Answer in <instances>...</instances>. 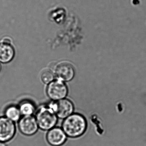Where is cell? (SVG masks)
<instances>
[{"label": "cell", "mask_w": 146, "mask_h": 146, "mask_svg": "<svg viewBox=\"0 0 146 146\" xmlns=\"http://www.w3.org/2000/svg\"><path fill=\"white\" fill-rule=\"evenodd\" d=\"M62 129L68 138L75 139L83 135L87 128L86 118L79 113H73L63 120Z\"/></svg>", "instance_id": "6da1fadb"}, {"label": "cell", "mask_w": 146, "mask_h": 146, "mask_svg": "<svg viewBox=\"0 0 146 146\" xmlns=\"http://www.w3.org/2000/svg\"><path fill=\"white\" fill-rule=\"evenodd\" d=\"M35 118L39 129L49 131L56 127L58 117L50 106L41 107L36 113Z\"/></svg>", "instance_id": "7a4b0ae2"}, {"label": "cell", "mask_w": 146, "mask_h": 146, "mask_svg": "<svg viewBox=\"0 0 146 146\" xmlns=\"http://www.w3.org/2000/svg\"><path fill=\"white\" fill-rule=\"evenodd\" d=\"M68 93V88L66 83L58 79L48 84L46 88L47 95L53 101H57L65 98Z\"/></svg>", "instance_id": "3957f363"}, {"label": "cell", "mask_w": 146, "mask_h": 146, "mask_svg": "<svg viewBox=\"0 0 146 146\" xmlns=\"http://www.w3.org/2000/svg\"><path fill=\"white\" fill-rule=\"evenodd\" d=\"M58 118L64 120L73 113L74 106L73 102L64 98L55 101L49 106Z\"/></svg>", "instance_id": "277c9868"}, {"label": "cell", "mask_w": 146, "mask_h": 146, "mask_svg": "<svg viewBox=\"0 0 146 146\" xmlns=\"http://www.w3.org/2000/svg\"><path fill=\"white\" fill-rule=\"evenodd\" d=\"M16 133L15 123L6 117H0V142L6 143L13 139Z\"/></svg>", "instance_id": "5b68a950"}, {"label": "cell", "mask_w": 146, "mask_h": 146, "mask_svg": "<svg viewBox=\"0 0 146 146\" xmlns=\"http://www.w3.org/2000/svg\"><path fill=\"white\" fill-rule=\"evenodd\" d=\"M18 128L21 133L27 136L34 135L39 129L36 118L33 115L21 117L18 121Z\"/></svg>", "instance_id": "8992f818"}, {"label": "cell", "mask_w": 146, "mask_h": 146, "mask_svg": "<svg viewBox=\"0 0 146 146\" xmlns=\"http://www.w3.org/2000/svg\"><path fill=\"white\" fill-rule=\"evenodd\" d=\"M67 136L61 127H55L48 131L46 140L51 146L63 145L67 140Z\"/></svg>", "instance_id": "52a82bcc"}, {"label": "cell", "mask_w": 146, "mask_h": 146, "mask_svg": "<svg viewBox=\"0 0 146 146\" xmlns=\"http://www.w3.org/2000/svg\"><path fill=\"white\" fill-rule=\"evenodd\" d=\"M56 76L57 79L62 81L69 82L74 77L75 69L73 66L68 62H62L57 65L56 68Z\"/></svg>", "instance_id": "ba28073f"}, {"label": "cell", "mask_w": 146, "mask_h": 146, "mask_svg": "<svg viewBox=\"0 0 146 146\" xmlns=\"http://www.w3.org/2000/svg\"><path fill=\"white\" fill-rule=\"evenodd\" d=\"M15 51L9 38H4L0 42V63L6 64L13 59Z\"/></svg>", "instance_id": "9c48e42d"}, {"label": "cell", "mask_w": 146, "mask_h": 146, "mask_svg": "<svg viewBox=\"0 0 146 146\" xmlns=\"http://www.w3.org/2000/svg\"><path fill=\"white\" fill-rule=\"evenodd\" d=\"M5 117L14 122H18L21 118V113L18 106L11 105L8 106L4 111Z\"/></svg>", "instance_id": "30bf717a"}, {"label": "cell", "mask_w": 146, "mask_h": 146, "mask_svg": "<svg viewBox=\"0 0 146 146\" xmlns=\"http://www.w3.org/2000/svg\"><path fill=\"white\" fill-rule=\"evenodd\" d=\"M18 107L21 115L23 116L32 115L35 111V105L29 100H23Z\"/></svg>", "instance_id": "8fae6325"}, {"label": "cell", "mask_w": 146, "mask_h": 146, "mask_svg": "<svg viewBox=\"0 0 146 146\" xmlns=\"http://www.w3.org/2000/svg\"><path fill=\"white\" fill-rule=\"evenodd\" d=\"M41 80L45 84H49L54 80L55 75L52 71L50 70H45L42 72L41 75Z\"/></svg>", "instance_id": "7c38bea8"}, {"label": "cell", "mask_w": 146, "mask_h": 146, "mask_svg": "<svg viewBox=\"0 0 146 146\" xmlns=\"http://www.w3.org/2000/svg\"><path fill=\"white\" fill-rule=\"evenodd\" d=\"M0 146H7L5 143L0 142Z\"/></svg>", "instance_id": "4fadbf2b"}, {"label": "cell", "mask_w": 146, "mask_h": 146, "mask_svg": "<svg viewBox=\"0 0 146 146\" xmlns=\"http://www.w3.org/2000/svg\"><path fill=\"white\" fill-rule=\"evenodd\" d=\"M1 63H0V72H1Z\"/></svg>", "instance_id": "5bb4252c"}]
</instances>
